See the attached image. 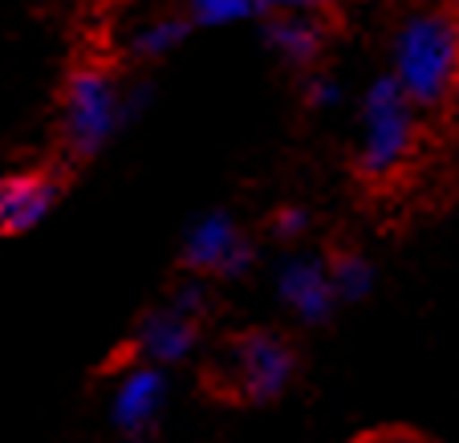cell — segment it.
I'll return each mask as SVG.
<instances>
[{
  "mask_svg": "<svg viewBox=\"0 0 459 443\" xmlns=\"http://www.w3.org/2000/svg\"><path fill=\"white\" fill-rule=\"evenodd\" d=\"M309 228H313V216L301 208V204H285V208L269 220V236L273 240H281V244H297Z\"/></svg>",
  "mask_w": 459,
  "mask_h": 443,
  "instance_id": "obj_15",
  "label": "cell"
},
{
  "mask_svg": "<svg viewBox=\"0 0 459 443\" xmlns=\"http://www.w3.org/2000/svg\"><path fill=\"white\" fill-rule=\"evenodd\" d=\"M179 13L191 29H228L244 21H264L256 0H179Z\"/></svg>",
  "mask_w": 459,
  "mask_h": 443,
  "instance_id": "obj_13",
  "label": "cell"
},
{
  "mask_svg": "<svg viewBox=\"0 0 459 443\" xmlns=\"http://www.w3.org/2000/svg\"><path fill=\"white\" fill-rule=\"evenodd\" d=\"M187 37H191V25L179 9H159V13H147V17L134 21V25L118 37V49H122V57L147 65V61H159V57H167V53H175Z\"/></svg>",
  "mask_w": 459,
  "mask_h": 443,
  "instance_id": "obj_11",
  "label": "cell"
},
{
  "mask_svg": "<svg viewBox=\"0 0 459 443\" xmlns=\"http://www.w3.org/2000/svg\"><path fill=\"white\" fill-rule=\"evenodd\" d=\"M390 78L419 114L443 110L459 94V4H427L390 37Z\"/></svg>",
  "mask_w": 459,
  "mask_h": 443,
  "instance_id": "obj_1",
  "label": "cell"
},
{
  "mask_svg": "<svg viewBox=\"0 0 459 443\" xmlns=\"http://www.w3.org/2000/svg\"><path fill=\"white\" fill-rule=\"evenodd\" d=\"M65 192L61 167H25L0 175V236H25L49 220Z\"/></svg>",
  "mask_w": 459,
  "mask_h": 443,
  "instance_id": "obj_7",
  "label": "cell"
},
{
  "mask_svg": "<svg viewBox=\"0 0 459 443\" xmlns=\"http://www.w3.org/2000/svg\"><path fill=\"white\" fill-rule=\"evenodd\" d=\"M419 139H423V114L407 102V94L394 86L390 74H378L358 102V179L382 187L394 175H403L415 159Z\"/></svg>",
  "mask_w": 459,
  "mask_h": 443,
  "instance_id": "obj_2",
  "label": "cell"
},
{
  "mask_svg": "<svg viewBox=\"0 0 459 443\" xmlns=\"http://www.w3.org/2000/svg\"><path fill=\"white\" fill-rule=\"evenodd\" d=\"M167 370L163 366H151V362H130V370L118 378L110 395V423L122 439L139 443L155 431L159 415L167 407Z\"/></svg>",
  "mask_w": 459,
  "mask_h": 443,
  "instance_id": "obj_8",
  "label": "cell"
},
{
  "mask_svg": "<svg viewBox=\"0 0 459 443\" xmlns=\"http://www.w3.org/2000/svg\"><path fill=\"white\" fill-rule=\"evenodd\" d=\"M325 265H330V285L338 305L366 301L374 293V285H378V269H374V261L362 248H338L325 256Z\"/></svg>",
  "mask_w": 459,
  "mask_h": 443,
  "instance_id": "obj_12",
  "label": "cell"
},
{
  "mask_svg": "<svg viewBox=\"0 0 459 443\" xmlns=\"http://www.w3.org/2000/svg\"><path fill=\"white\" fill-rule=\"evenodd\" d=\"M200 334H204L200 317H191V313L175 309L171 301H163V305L143 313L139 326H134V338H130L134 362H151V366H163L167 370V366H175V362L195 354Z\"/></svg>",
  "mask_w": 459,
  "mask_h": 443,
  "instance_id": "obj_10",
  "label": "cell"
},
{
  "mask_svg": "<svg viewBox=\"0 0 459 443\" xmlns=\"http://www.w3.org/2000/svg\"><path fill=\"white\" fill-rule=\"evenodd\" d=\"M354 443H435L427 439L415 427H374V431H362Z\"/></svg>",
  "mask_w": 459,
  "mask_h": 443,
  "instance_id": "obj_16",
  "label": "cell"
},
{
  "mask_svg": "<svg viewBox=\"0 0 459 443\" xmlns=\"http://www.w3.org/2000/svg\"><path fill=\"white\" fill-rule=\"evenodd\" d=\"M122 126H130L126 78H118V70L106 61H78L61 86V147L65 155L90 163L118 139Z\"/></svg>",
  "mask_w": 459,
  "mask_h": 443,
  "instance_id": "obj_3",
  "label": "cell"
},
{
  "mask_svg": "<svg viewBox=\"0 0 459 443\" xmlns=\"http://www.w3.org/2000/svg\"><path fill=\"white\" fill-rule=\"evenodd\" d=\"M260 248L240 232L224 208H212L195 216L183 232L179 261L191 277H216V281H240L256 269Z\"/></svg>",
  "mask_w": 459,
  "mask_h": 443,
  "instance_id": "obj_5",
  "label": "cell"
},
{
  "mask_svg": "<svg viewBox=\"0 0 459 443\" xmlns=\"http://www.w3.org/2000/svg\"><path fill=\"white\" fill-rule=\"evenodd\" d=\"M277 297L301 326H325L338 313V297L330 285V265L321 252H289L273 269Z\"/></svg>",
  "mask_w": 459,
  "mask_h": 443,
  "instance_id": "obj_6",
  "label": "cell"
},
{
  "mask_svg": "<svg viewBox=\"0 0 459 443\" xmlns=\"http://www.w3.org/2000/svg\"><path fill=\"white\" fill-rule=\"evenodd\" d=\"M330 13H273V17L260 21L264 49L297 74L317 70L325 49H330Z\"/></svg>",
  "mask_w": 459,
  "mask_h": 443,
  "instance_id": "obj_9",
  "label": "cell"
},
{
  "mask_svg": "<svg viewBox=\"0 0 459 443\" xmlns=\"http://www.w3.org/2000/svg\"><path fill=\"white\" fill-rule=\"evenodd\" d=\"M301 98H305V106H309V110L325 114V110H333V106H342L346 86H342L330 70H321V65H317V70L301 74Z\"/></svg>",
  "mask_w": 459,
  "mask_h": 443,
  "instance_id": "obj_14",
  "label": "cell"
},
{
  "mask_svg": "<svg viewBox=\"0 0 459 443\" xmlns=\"http://www.w3.org/2000/svg\"><path fill=\"white\" fill-rule=\"evenodd\" d=\"M220 395L236 403H273L289 391L297 374V350L277 330H240L208 362Z\"/></svg>",
  "mask_w": 459,
  "mask_h": 443,
  "instance_id": "obj_4",
  "label": "cell"
},
{
  "mask_svg": "<svg viewBox=\"0 0 459 443\" xmlns=\"http://www.w3.org/2000/svg\"><path fill=\"white\" fill-rule=\"evenodd\" d=\"M260 13L273 17V13H330L333 0H256Z\"/></svg>",
  "mask_w": 459,
  "mask_h": 443,
  "instance_id": "obj_17",
  "label": "cell"
}]
</instances>
